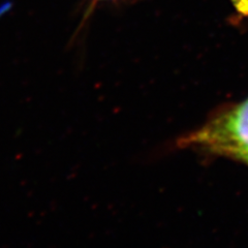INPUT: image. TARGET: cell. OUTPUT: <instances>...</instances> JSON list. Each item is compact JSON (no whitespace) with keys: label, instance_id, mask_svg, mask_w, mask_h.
Masks as SVG:
<instances>
[{"label":"cell","instance_id":"6da1fadb","mask_svg":"<svg viewBox=\"0 0 248 248\" xmlns=\"http://www.w3.org/2000/svg\"><path fill=\"white\" fill-rule=\"evenodd\" d=\"M183 145L241 159L248 153V99L184 138Z\"/></svg>","mask_w":248,"mask_h":248},{"label":"cell","instance_id":"7a4b0ae2","mask_svg":"<svg viewBox=\"0 0 248 248\" xmlns=\"http://www.w3.org/2000/svg\"><path fill=\"white\" fill-rule=\"evenodd\" d=\"M238 12L245 16V17H248V0H243L241 7H240V10Z\"/></svg>","mask_w":248,"mask_h":248},{"label":"cell","instance_id":"3957f363","mask_svg":"<svg viewBox=\"0 0 248 248\" xmlns=\"http://www.w3.org/2000/svg\"><path fill=\"white\" fill-rule=\"evenodd\" d=\"M242 1H243V0H232V3H234L235 7H236V9H237L238 11L240 10V7H241Z\"/></svg>","mask_w":248,"mask_h":248},{"label":"cell","instance_id":"277c9868","mask_svg":"<svg viewBox=\"0 0 248 248\" xmlns=\"http://www.w3.org/2000/svg\"><path fill=\"white\" fill-rule=\"evenodd\" d=\"M241 160H244V161H246L247 164H248V153L246 155H244V156L241 158Z\"/></svg>","mask_w":248,"mask_h":248}]
</instances>
